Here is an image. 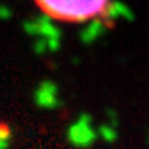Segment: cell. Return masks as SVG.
<instances>
[{
	"mask_svg": "<svg viewBox=\"0 0 149 149\" xmlns=\"http://www.w3.org/2000/svg\"><path fill=\"white\" fill-rule=\"evenodd\" d=\"M35 3L50 20L86 23L104 15L111 0H35Z\"/></svg>",
	"mask_w": 149,
	"mask_h": 149,
	"instance_id": "6da1fadb",
	"label": "cell"
},
{
	"mask_svg": "<svg viewBox=\"0 0 149 149\" xmlns=\"http://www.w3.org/2000/svg\"><path fill=\"white\" fill-rule=\"evenodd\" d=\"M35 101L42 108H53L56 104V88L50 81L42 83L35 93Z\"/></svg>",
	"mask_w": 149,
	"mask_h": 149,
	"instance_id": "7a4b0ae2",
	"label": "cell"
},
{
	"mask_svg": "<svg viewBox=\"0 0 149 149\" xmlns=\"http://www.w3.org/2000/svg\"><path fill=\"white\" fill-rule=\"evenodd\" d=\"M10 139H12L10 128H8L7 124H0V149H7L8 148Z\"/></svg>",
	"mask_w": 149,
	"mask_h": 149,
	"instance_id": "3957f363",
	"label": "cell"
},
{
	"mask_svg": "<svg viewBox=\"0 0 149 149\" xmlns=\"http://www.w3.org/2000/svg\"><path fill=\"white\" fill-rule=\"evenodd\" d=\"M12 17V12L8 10V8H7L5 5H2V3H0V18H10Z\"/></svg>",
	"mask_w": 149,
	"mask_h": 149,
	"instance_id": "277c9868",
	"label": "cell"
}]
</instances>
